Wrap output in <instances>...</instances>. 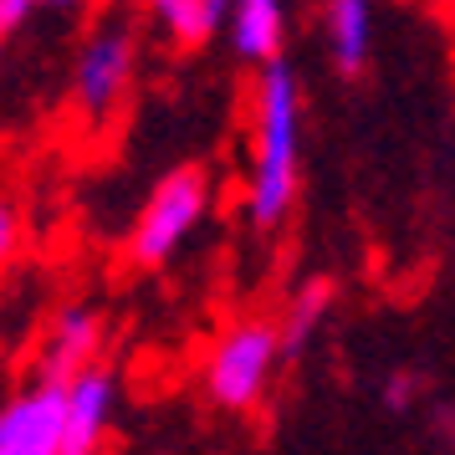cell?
<instances>
[{
	"instance_id": "cell-2",
	"label": "cell",
	"mask_w": 455,
	"mask_h": 455,
	"mask_svg": "<svg viewBox=\"0 0 455 455\" xmlns=\"http://www.w3.org/2000/svg\"><path fill=\"white\" fill-rule=\"evenodd\" d=\"M282 353H287L282 323L261 317V312H246V317H235V323H226L215 332L205 363H200V389H205V399L215 410L246 414L267 399Z\"/></svg>"
},
{
	"instance_id": "cell-9",
	"label": "cell",
	"mask_w": 455,
	"mask_h": 455,
	"mask_svg": "<svg viewBox=\"0 0 455 455\" xmlns=\"http://www.w3.org/2000/svg\"><path fill=\"white\" fill-rule=\"evenodd\" d=\"M323 46L338 77H363L373 57V0H323L317 5Z\"/></svg>"
},
{
	"instance_id": "cell-3",
	"label": "cell",
	"mask_w": 455,
	"mask_h": 455,
	"mask_svg": "<svg viewBox=\"0 0 455 455\" xmlns=\"http://www.w3.org/2000/svg\"><path fill=\"white\" fill-rule=\"evenodd\" d=\"M210 205H215V180H210L200 164H174L148 189L139 220L128 230V267L139 271H159L169 267L180 251L195 241V230L210 220Z\"/></svg>"
},
{
	"instance_id": "cell-12",
	"label": "cell",
	"mask_w": 455,
	"mask_h": 455,
	"mask_svg": "<svg viewBox=\"0 0 455 455\" xmlns=\"http://www.w3.org/2000/svg\"><path fill=\"white\" fill-rule=\"evenodd\" d=\"M414 399H419V379H414L410 369L389 373V384H384V410L389 414H410Z\"/></svg>"
},
{
	"instance_id": "cell-4",
	"label": "cell",
	"mask_w": 455,
	"mask_h": 455,
	"mask_svg": "<svg viewBox=\"0 0 455 455\" xmlns=\"http://www.w3.org/2000/svg\"><path fill=\"white\" fill-rule=\"evenodd\" d=\"M133 67H139V31L128 21H98L72 57V77H67L72 113L87 128H103L108 113L124 103Z\"/></svg>"
},
{
	"instance_id": "cell-10",
	"label": "cell",
	"mask_w": 455,
	"mask_h": 455,
	"mask_svg": "<svg viewBox=\"0 0 455 455\" xmlns=\"http://www.w3.org/2000/svg\"><path fill=\"white\" fill-rule=\"evenodd\" d=\"M148 26L164 36L169 46H205L230 26L235 0H139Z\"/></svg>"
},
{
	"instance_id": "cell-6",
	"label": "cell",
	"mask_w": 455,
	"mask_h": 455,
	"mask_svg": "<svg viewBox=\"0 0 455 455\" xmlns=\"http://www.w3.org/2000/svg\"><path fill=\"white\" fill-rule=\"evenodd\" d=\"M103 338L108 323L92 302H62V307L46 317V332L36 343V379H52V384H72L83 369L103 363Z\"/></svg>"
},
{
	"instance_id": "cell-8",
	"label": "cell",
	"mask_w": 455,
	"mask_h": 455,
	"mask_svg": "<svg viewBox=\"0 0 455 455\" xmlns=\"http://www.w3.org/2000/svg\"><path fill=\"white\" fill-rule=\"evenodd\" d=\"M287 31H291V0H235L226 26V46L235 62L261 72V67L282 62Z\"/></svg>"
},
{
	"instance_id": "cell-14",
	"label": "cell",
	"mask_w": 455,
	"mask_h": 455,
	"mask_svg": "<svg viewBox=\"0 0 455 455\" xmlns=\"http://www.w3.org/2000/svg\"><path fill=\"white\" fill-rule=\"evenodd\" d=\"M16 235H21V226H16V205H0V256H5V261L16 256Z\"/></svg>"
},
{
	"instance_id": "cell-5",
	"label": "cell",
	"mask_w": 455,
	"mask_h": 455,
	"mask_svg": "<svg viewBox=\"0 0 455 455\" xmlns=\"http://www.w3.org/2000/svg\"><path fill=\"white\" fill-rule=\"evenodd\" d=\"M0 455H67V384L31 373L0 404Z\"/></svg>"
},
{
	"instance_id": "cell-1",
	"label": "cell",
	"mask_w": 455,
	"mask_h": 455,
	"mask_svg": "<svg viewBox=\"0 0 455 455\" xmlns=\"http://www.w3.org/2000/svg\"><path fill=\"white\" fill-rule=\"evenodd\" d=\"M302 174V77L282 57L256 72L251 87V169H246V226L276 230L297 205Z\"/></svg>"
},
{
	"instance_id": "cell-11",
	"label": "cell",
	"mask_w": 455,
	"mask_h": 455,
	"mask_svg": "<svg viewBox=\"0 0 455 455\" xmlns=\"http://www.w3.org/2000/svg\"><path fill=\"white\" fill-rule=\"evenodd\" d=\"M332 312V282L328 276H312V282H302L297 287V297L287 302V312H282V343H287V353H302L317 338V328L328 323Z\"/></svg>"
},
{
	"instance_id": "cell-7",
	"label": "cell",
	"mask_w": 455,
	"mask_h": 455,
	"mask_svg": "<svg viewBox=\"0 0 455 455\" xmlns=\"http://www.w3.org/2000/svg\"><path fill=\"white\" fill-rule=\"evenodd\" d=\"M113 414H118V373L108 363H92L67 384V455H103Z\"/></svg>"
},
{
	"instance_id": "cell-15",
	"label": "cell",
	"mask_w": 455,
	"mask_h": 455,
	"mask_svg": "<svg viewBox=\"0 0 455 455\" xmlns=\"http://www.w3.org/2000/svg\"><path fill=\"white\" fill-rule=\"evenodd\" d=\"M42 11H57V16H77V11H87V0H42Z\"/></svg>"
},
{
	"instance_id": "cell-13",
	"label": "cell",
	"mask_w": 455,
	"mask_h": 455,
	"mask_svg": "<svg viewBox=\"0 0 455 455\" xmlns=\"http://www.w3.org/2000/svg\"><path fill=\"white\" fill-rule=\"evenodd\" d=\"M36 11H42V0H0V36H16Z\"/></svg>"
}]
</instances>
